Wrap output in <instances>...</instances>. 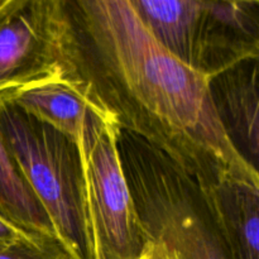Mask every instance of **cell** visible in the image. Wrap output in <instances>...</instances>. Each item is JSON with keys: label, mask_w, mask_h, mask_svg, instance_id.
<instances>
[{"label": "cell", "mask_w": 259, "mask_h": 259, "mask_svg": "<svg viewBox=\"0 0 259 259\" xmlns=\"http://www.w3.org/2000/svg\"><path fill=\"white\" fill-rule=\"evenodd\" d=\"M68 58L120 129L166 154L202 190L227 181L259 187V174L225 132L210 78L164 50L129 0H66Z\"/></svg>", "instance_id": "1"}, {"label": "cell", "mask_w": 259, "mask_h": 259, "mask_svg": "<svg viewBox=\"0 0 259 259\" xmlns=\"http://www.w3.org/2000/svg\"><path fill=\"white\" fill-rule=\"evenodd\" d=\"M119 152L144 240L168 259H232L199 182L158 149L120 129Z\"/></svg>", "instance_id": "2"}, {"label": "cell", "mask_w": 259, "mask_h": 259, "mask_svg": "<svg viewBox=\"0 0 259 259\" xmlns=\"http://www.w3.org/2000/svg\"><path fill=\"white\" fill-rule=\"evenodd\" d=\"M110 109L91 113L76 141L86 259H139L144 238L119 152Z\"/></svg>", "instance_id": "3"}, {"label": "cell", "mask_w": 259, "mask_h": 259, "mask_svg": "<svg viewBox=\"0 0 259 259\" xmlns=\"http://www.w3.org/2000/svg\"><path fill=\"white\" fill-rule=\"evenodd\" d=\"M0 137L55 237L86 259L81 164L75 142L12 105H0Z\"/></svg>", "instance_id": "4"}, {"label": "cell", "mask_w": 259, "mask_h": 259, "mask_svg": "<svg viewBox=\"0 0 259 259\" xmlns=\"http://www.w3.org/2000/svg\"><path fill=\"white\" fill-rule=\"evenodd\" d=\"M66 0H9L0 10V100L71 70Z\"/></svg>", "instance_id": "5"}, {"label": "cell", "mask_w": 259, "mask_h": 259, "mask_svg": "<svg viewBox=\"0 0 259 259\" xmlns=\"http://www.w3.org/2000/svg\"><path fill=\"white\" fill-rule=\"evenodd\" d=\"M258 2L200 0L182 62L209 78L247 60H258Z\"/></svg>", "instance_id": "6"}, {"label": "cell", "mask_w": 259, "mask_h": 259, "mask_svg": "<svg viewBox=\"0 0 259 259\" xmlns=\"http://www.w3.org/2000/svg\"><path fill=\"white\" fill-rule=\"evenodd\" d=\"M0 105H12L52 126L76 141L91 113L109 109L93 86L72 68L17 91L0 100Z\"/></svg>", "instance_id": "7"}, {"label": "cell", "mask_w": 259, "mask_h": 259, "mask_svg": "<svg viewBox=\"0 0 259 259\" xmlns=\"http://www.w3.org/2000/svg\"><path fill=\"white\" fill-rule=\"evenodd\" d=\"M258 60H247L210 78L218 116L240 154L258 169Z\"/></svg>", "instance_id": "8"}, {"label": "cell", "mask_w": 259, "mask_h": 259, "mask_svg": "<svg viewBox=\"0 0 259 259\" xmlns=\"http://www.w3.org/2000/svg\"><path fill=\"white\" fill-rule=\"evenodd\" d=\"M205 194L232 259H259V187L227 181Z\"/></svg>", "instance_id": "9"}, {"label": "cell", "mask_w": 259, "mask_h": 259, "mask_svg": "<svg viewBox=\"0 0 259 259\" xmlns=\"http://www.w3.org/2000/svg\"><path fill=\"white\" fill-rule=\"evenodd\" d=\"M0 214L29 232L55 237V233L51 228L45 211L18 175L12 158L3 143L2 137H0Z\"/></svg>", "instance_id": "10"}, {"label": "cell", "mask_w": 259, "mask_h": 259, "mask_svg": "<svg viewBox=\"0 0 259 259\" xmlns=\"http://www.w3.org/2000/svg\"><path fill=\"white\" fill-rule=\"evenodd\" d=\"M0 259H81L53 237H35L0 248Z\"/></svg>", "instance_id": "11"}, {"label": "cell", "mask_w": 259, "mask_h": 259, "mask_svg": "<svg viewBox=\"0 0 259 259\" xmlns=\"http://www.w3.org/2000/svg\"><path fill=\"white\" fill-rule=\"evenodd\" d=\"M35 237H42V234L29 232L0 214V248L9 247L18 242L32 239ZM45 237H48V235H45Z\"/></svg>", "instance_id": "12"}, {"label": "cell", "mask_w": 259, "mask_h": 259, "mask_svg": "<svg viewBox=\"0 0 259 259\" xmlns=\"http://www.w3.org/2000/svg\"><path fill=\"white\" fill-rule=\"evenodd\" d=\"M139 259H168L162 247L157 243L144 240V247Z\"/></svg>", "instance_id": "13"}, {"label": "cell", "mask_w": 259, "mask_h": 259, "mask_svg": "<svg viewBox=\"0 0 259 259\" xmlns=\"http://www.w3.org/2000/svg\"><path fill=\"white\" fill-rule=\"evenodd\" d=\"M8 3H9V0H0V10L7 7Z\"/></svg>", "instance_id": "14"}]
</instances>
